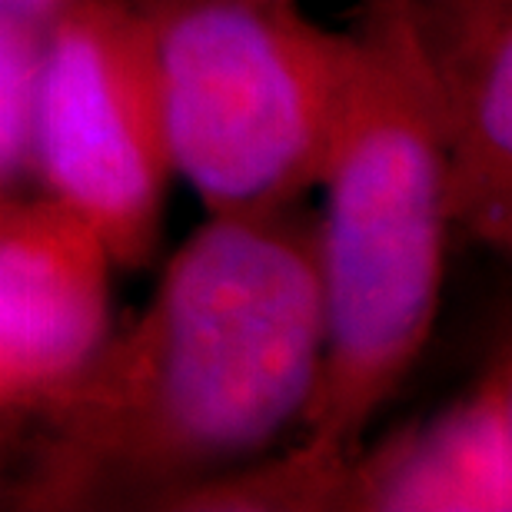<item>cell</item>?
Here are the masks:
<instances>
[{
    "label": "cell",
    "mask_w": 512,
    "mask_h": 512,
    "mask_svg": "<svg viewBox=\"0 0 512 512\" xmlns=\"http://www.w3.org/2000/svg\"><path fill=\"white\" fill-rule=\"evenodd\" d=\"M323 370L320 256L266 217H213L147 316L50 396L60 493L173 486L260 453L310 413Z\"/></svg>",
    "instance_id": "obj_1"
},
{
    "label": "cell",
    "mask_w": 512,
    "mask_h": 512,
    "mask_svg": "<svg viewBox=\"0 0 512 512\" xmlns=\"http://www.w3.org/2000/svg\"><path fill=\"white\" fill-rule=\"evenodd\" d=\"M326 157L323 370L310 403L306 483L353 466L363 433L436 320L449 213L443 110L406 0H373Z\"/></svg>",
    "instance_id": "obj_2"
},
{
    "label": "cell",
    "mask_w": 512,
    "mask_h": 512,
    "mask_svg": "<svg viewBox=\"0 0 512 512\" xmlns=\"http://www.w3.org/2000/svg\"><path fill=\"white\" fill-rule=\"evenodd\" d=\"M147 24L170 170L213 217H266L323 180L353 37L290 0H170Z\"/></svg>",
    "instance_id": "obj_3"
},
{
    "label": "cell",
    "mask_w": 512,
    "mask_h": 512,
    "mask_svg": "<svg viewBox=\"0 0 512 512\" xmlns=\"http://www.w3.org/2000/svg\"><path fill=\"white\" fill-rule=\"evenodd\" d=\"M34 157L54 200L114 260H140L170 173L150 24L114 0H67L37 57Z\"/></svg>",
    "instance_id": "obj_4"
},
{
    "label": "cell",
    "mask_w": 512,
    "mask_h": 512,
    "mask_svg": "<svg viewBox=\"0 0 512 512\" xmlns=\"http://www.w3.org/2000/svg\"><path fill=\"white\" fill-rule=\"evenodd\" d=\"M107 330V250L64 203H0V413L47 403Z\"/></svg>",
    "instance_id": "obj_5"
},
{
    "label": "cell",
    "mask_w": 512,
    "mask_h": 512,
    "mask_svg": "<svg viewBox=\"0 0 512 512\" xmlns=\"http://www.w3.org/2000/svg\"><path fill=\"white\" fill-rule=\"evenodd\" d=\"M449 143V213L509 230L512 40L509 0H406Z\"/></svg>",
    "instance_id": "obj_6"
},
{
    "label": "cell",
    "mask_w": 512,
    "mask_h": 512,
    "mask_svg": "<svg viewBox=\"0 0 512 512\" xmlns=\"http://www.w3.org/2000/svg\"><path fill=\"white\" fill-rule=\"evenodd\" d=\"M383 509H499L509 506V393L486 389L370 473Z\"/></svg>",
    "instance_id": "obj_7"
},
{
    "label": "cell",
    "mask_w": 512,
    "mask_h": 512,
    "mask_svg": "<svg viewBox=\"0 0 512 512\" xmlns=\"http://www.w3.org/2000/svg\"><path fill=\"white\" fill-rule=\"evenodd\" d=\"M40 27L0 14V203L34 157V87Z\"/></svg>",
    "instance_id": "obj_8"
},
{
    "label": "cell",
    "mask_w": 512,
    "mask_h": 512,
    "mask_svg": "<svg viewBox=\"0 0 512 512\" xmlns=\"http://www.w3.org/2000/svg\"><path fill=\"white\" fill-rule=\"evenodd\" d=\"M64 4L67 0H0V14L24 20L30 27H47Z\"/></svg>",
    "instance_id": "obj_9"
}]
</instances>
